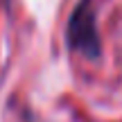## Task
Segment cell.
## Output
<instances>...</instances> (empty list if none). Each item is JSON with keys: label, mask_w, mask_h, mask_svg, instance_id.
Segmentation results:
<instances>
[{"label": "cell", "mask_w": 122, "mask_h": 122, "mask_svg": "<svg viewBox=\"0 0 122 122\" xmlns=\"http://www.w3.org/2000/svg\"><path fill=\"white\" fill-rule=\"evenodd\" d=\"M70 50L84 54L86 59L100 57V34H97V18L93 0H79L75 5L66 30Z\"/></svg>", "instance_id": "obj_1"}]
</instances>
